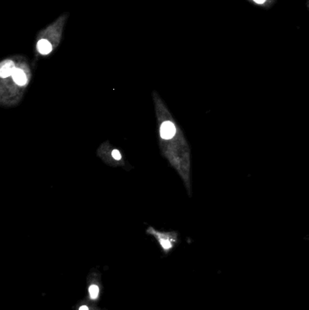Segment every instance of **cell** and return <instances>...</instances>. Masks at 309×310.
Returning <instances> with one entry per match:
<instances>
[{"instance_id":"cell-1","label":"cell","mask_w":309,"mask_h":310,"mask_svg":"<svg viewBox=\"0 0 309 310\" xmlns=\"http://www.w3.org/2000/svg\"><path fill=\"white\" fill-rule=\"evenodd\" d=\"M68 14L63 15L57 19L53 24L43 30L38 35V40L36 43V51L41 56H47L53 52L56 46L59 45L63 26Z\"/></svg>"},{"instance_id":"cell-4","label":"cell","mask_w":309,"mask_h":310,"mask_svg":"<svg viewBox=\"0 0 309 310\" xmlns=\"http://www.w3.org/2000/svg\"><path fill=\"white\" fill-rule=\"evenodd\" d=\"M12 79L19 86H24L28 82L27 72L22 68V66H16L15 71L12 74Z\"/></svg>"},{"instance_id":"cell-6","label":"cell","mask_w":309,"mask_h":310,"mask_svg":"<svg viewBox=\"0 0 309 310\" xmlns=\"http://www.w3.org/2000/svg\"><path fill=\"white\" fill-rule=\"evenodd\" d=\"M111 155H112V157H113L114 159L117 160H119L122 159L121 153H120V151H118V150H113L112 152H111Z\"/></svg>"},{"instance_id":"cell-8","label":"cell","mask_w":309,"mask_h":310,"mask_svg":"<svg viewBox=\"0 0 309 310\" xmlns=\"http://www.w3.org/2000/svg\"><path fill=\"white\" fill-rule=\"evenodd\" d=\"M256 3H258V4H263L266 0H254Z\"/></svg>"},{"instance_id":"cell-2","label":"cell","mask_w":309,"mask_h":310,"mask_svg":"<svg viewBox=\"0 0 309 310\" xmlns=\"http://www.w3.org/2000/svg\"><path fill=\"white\" fill-rule=\"evenodd\" d=\"M176 134V126L171 121H165L160 125V137L163 140L172 139Z\"/></svg>"},{"instance_id":"cell-5","label":"cell","mask_w":309,"mask_h":310,"mask_svg":"<svg viewBox=\"0 0 309 310\" xmlns=\"http://www.w3.org/2000/svg\"><path fill=\"white\" fill-rule=\"evenodd\" d=\"M89 294H90V297L92 299L97 298L98 294H99V287L96 285H92L89 287Z\"/></svg>"},{"instance_id":"cell-3","label":"cell","mask_w":309,"mask_h":310,"mask_svg":"<svg viewBox=\"0 0 309 310\" xmlns=\"http://www.w3.org/2000/svg\"><path fill=\"white\" fill-rule=\"evenodd\" d=\"M16 64L11 59H6L0 64V76L5 79L9 76H12L13 73L16 69Z\"/></svg>"},{"instance_id":"cell-7","label":"cell","mask_w":309,"mask_h":310,"mask_svg":"<svg viewBox=\"0 0 309 310\" xmlns=\"http://www.w3.org/2000/svg\"><path fill=\"white\" fill-rule=\"evenodd\" d=\"M79 310H89V308H88L86 306H82L79 308Z\"/></svg>"}]
</instances>
